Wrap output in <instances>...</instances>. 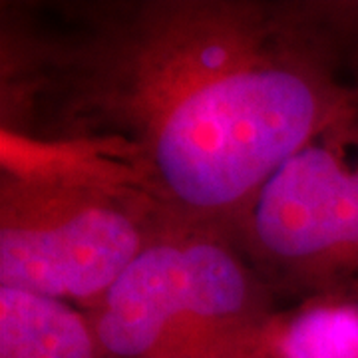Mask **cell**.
Returning a JSON list of instances; mask_svg holds the SVG:
<instances>
[{
	"mask_svg": "<svg viewBox=\"0 0 358 358\" xmlns=\"http://www.w3.org/2000/svg\"><path fill=\"white\" fill-rule=\"evenodd\" d=\"M2 129L74 145L167 217L233 233L358 84L263 0H100L2 16Z\"/></svg>",
	"mask_w": 358,
	"mask_h": 358,
	"instance_id": "6da1fadb",
	"label": "cell"
},
{
	"mask_svg": "<svg viewBox=\"0 0 358 358\" xmlns=\"http://www.w3.org/2000/svg\"><path fill=\"white\" fill-rule=\"evenodd\" d=\"M231 235L277 299L358 305V112L289 157Z\"/></svg>",
	"mask_w": 358,
	"mask_h": 358,
	"instance_id": "277c9868",
	"label": "cell"
},
{
	"mask_svg": "<svg viewBox=\"0 0 358 358\" xmlns=\"http://www.w3.org/2000/svg\"><path fill=\"white\" fill-rule=\"evenodd\" d=\"M277 301L231 233L171 221L84 313L106 358H257Z\"/></svg>",
	"mask_w": 358,
	"mask_h": 358,
	"instance_id": "7a4b0ae2",
	"label": "cell"
},
{
	"mask_svg": "<svg viewBox=\"0 0 358 358\" xmlns=\"http://www.w3.org/2000/svg\"><path fill=\"white\" fill-rule=\"evenodd\" d=\"M294 6L343 68L358 60V2H294Z\"/></svg>",
	"mask_w": 358,
	"mask_h": 358,
	"instance_id": "52a82bcc",
	"label": "cell"
},
{
	"mask_svg": "<svg viewBox=\"0 0 358 358\" xmlns=\"http://www.w3.org/2000/svg\"><path fill=\"white\" fill-rule=\"evenodd\" d=\"M0 358H106L88 315L44 294L0 287Z\"/></svg>",
	"mask_w": 358,
	"mask_h": 358,
	"instance_id": "5b68a950",
	"label": "cell"
},
{
	"mask_svg": "<svg viewBox=\"0 0 358 358\" xmlns=\"http://www.w3.org/2000/svg\"><path fill=\"white\" fill-rule=\"evenodd\" d=\"M257 358H358V305L317 301L279 317Z\"/></svg>",
	"mask_w": 358,
	"mask_h": 358,
	"instance_id": "8992f818",
	"label": "cell"
},
{
	"mask_svg": "<svg viewBox=\"0 0 358 358\" xmlns=\"http://www.w3.org/2000/svg\"><path fill=\"white\" fill-rule=\"evenodd\" d=\"M171 221L102 169H0V287L90 310Z\"/></svg>",
	"mask_w": 358,
	"mask_h": 358,
	"instance_id": "3957f363",
	"label": "cell"
}]
</instances>
